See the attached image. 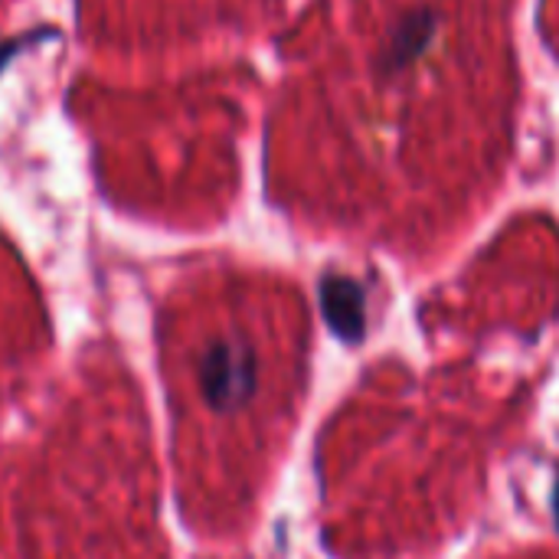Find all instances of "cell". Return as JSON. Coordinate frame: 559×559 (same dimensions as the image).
Listing matches in <instances>:
<instances>
[{
    "label": "cell",
    "instance_id": "3",
    "mask_svg": "<svg viewBox=\"0 0 559 559\" xmlns=\"http://www.w3.org/2000/svg\"><path fill=\"white\" fill-rule=\"evenodd\" d=\"M7 3H10V0H0V13H3V7H7Z\"/></svg>",
    "mask_w": 559,
    "mask_h": 559
},
{
    "label": "cell",
    "instance_id": "1",
    "mask_svg": "<svg viewBox=\"0 0 559 559\" xmlns=\"http://www.w3.org/2000/svg\"><path fill=\"white\" fill-rule=\"evenodd\" d=\"M200 383L213 406H236L255 386V360L239 344H216L200 364Z\"/></svg>",
    "mask_w": 559,
    "mask_h": 559
},
{
    "label": "cell",
    "instance_id": "2",
    "mask_svg": "<svg viewBox=\"0 0 559 559\" xmlns=\"http://www.w3.org/2000/svg\"><path fill=\"white\" fill-rule=\"evenodd\" d=\"M324 305H328L331 324L344 337H354L357 341L360 331H364V298H360V292L354 285H347V282H331Z\"/></svg>",
    "mask_w": 559,
    "mask_h": 559
}]
</instances>
